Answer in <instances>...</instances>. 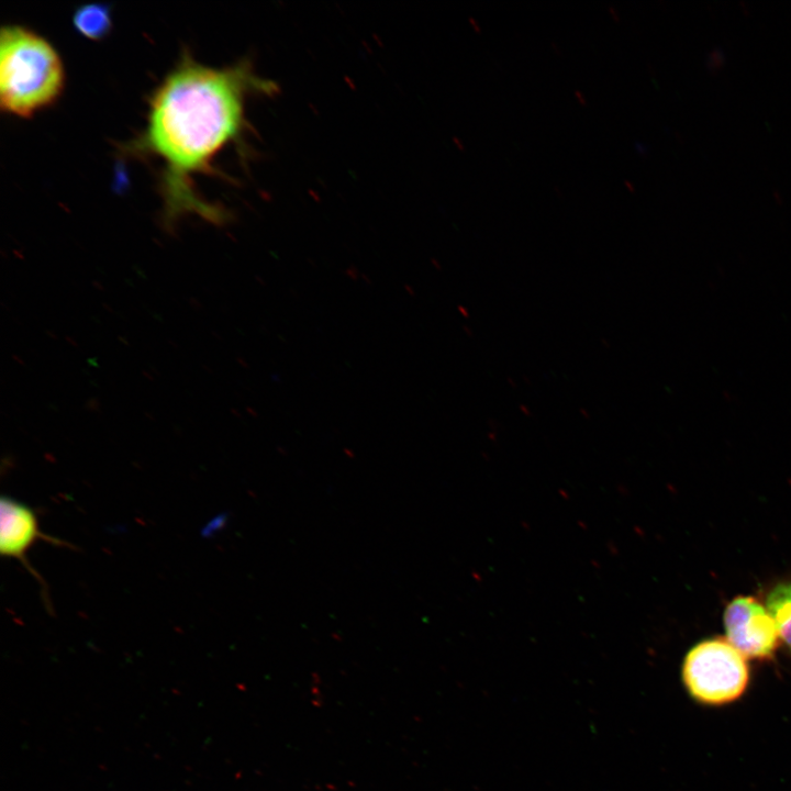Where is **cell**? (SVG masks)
I'll return each mask as SVG.
<instances>
[{
    "label": "cell",
    "instance_id": "6da1fadb",
    "mask_svg": "<svg viewBox=\"0 0 791 791\" xmlns=\"http://www.w3.org/2000/svg\"><path fill=\"white\" fill-rule=\"evenodd\" d=\"M274 82L253 73L248 63L216 69L183 55L155 90L138 147L163 161L161 192L166 216L185 213L222 223L224 212L202 200L192 177L210 169V161L244 127V102L249 93L270 94Z\"/></svg>",
    "mask_w": 791,
    "mask_h": 791
},
{
    "label": "cell",
    "instance_id": "7a4b0ae2",
    "mask_svg": "<svg viewBox=\"0 0 791 791\" xmlns=\"http://www.w3.org/2000/svg\"><path fill=\"white\" fill-rule=\"evenodd\" d=\"M65 85L63 62L43 36L21 25L0 34V107L8 114L31 118L51 107Z\"/></svg>",
    "mask_w": 791,
    "mask_h": 791
},
{
    "label": "cell",
    "instance_id": "3957f363",
    "mask_svg": "<svg viewBox=\"0 0 791 791\" xmlns=\"http://www.w3.org/2000/svg\"><path fill=\"white\" fill-rule=\"evenodd\" d=\"M748 661L723 636L702 639L683 658V688L689 698L702 706L723 708L736 703L750 686Z\"/></svg>",
    "mask_w": 791,
    "mask_h": 791
},
{
    "label": "cell",
    "instance_id": "277c9868",
    "mask_svg": "<svg viewBox=\"0 0 791 791\" xmlns=\"http://www.w3.org/2000/svg\"><path fill=\"white\" fill-rule=\"evenodd\" d=\"M725 638L748 660L775 659L781 646L777 624L765 603L753 595L733 598L723 612Z\"/></svg>",
    "mask_w": 791,
    "mask_h": 791
},
{
    "label": "cell",
    "instance_id": "5b68a950",
    "mask_svg": "<svg viewBox=\"0 0 791 791\" xmlns=\"http://www.w3.org/2000/svg\"><path fill=\"white\" fill-rule=\"evenodd\" d=\"M0 552L3 557L18 559L37 580L42 588L46 609L52 612L47 587L42 577L30 564L27 553L38 541L57 546H70L57 537L44 534L40 530L37 516L32 508L11 497H2L0 503Z\"/></svg>",
    "mask_w": 791,
    "mask_h": 791
},
{
    "label": "cell",
    "instance_id": "8992f818",
    "mask_svg": "<svg viewBox=\"0 0 791 791\" xmlns=\"http://www.w3.org/2000/svg\"><path fill=\"white\" fill-rule=\"evenodd\" d=\"M764 603L777 624L781 646L791 656V579L776 582Z\"/></svg>",
    "mask_w": 791,
    "mask_h": 791
},
{
    "label": "cell",
    "instance_id": "52a82bcc",
    "mask_svg": "<svg viewBox=\"0 0 791 791\" xmlns=\"http://www.w3.org/2000/svg\"><path fill=\"white\" fill-rule=\"evenodd\" d=\"M76 31L92 41L103 40L112 29L111 9L105 3H86L73 14Z\"/></svg>",
    "mask_w": 791,
    "mask_h": 791
}]
</instances>
